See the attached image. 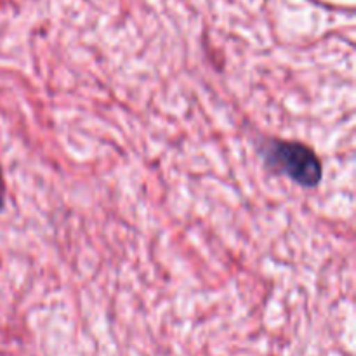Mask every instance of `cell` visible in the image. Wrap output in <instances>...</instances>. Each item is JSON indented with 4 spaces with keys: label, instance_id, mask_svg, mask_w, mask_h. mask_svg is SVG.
Instances as JSON below:
<instances>
[{
    "label": "cell",
    "instance_id": "1",
    "mask_svg": "<svg viewBox=\"0 0 356 356\" xmlns=\"http://www.w3.org/2000/svg\"><path fill=\"white\" fill-rule=\"evenodd\" d=\"M266 165L282 176L306 188H313L322 179V163L315 152L301 143L268 141L263 148Z\"/></svg>",
    "mask_w": 356,
    "mask_h": 356
},
{
    "label": "cell",
    "instance_id": "2",
    "mask_svg": "<svg viewBox=\"0 0 356 356\" xmlns=\"http://www.w3.org/2000/svg\"><path fill=\"white\" fill-rule=\"evenodd\" d=\"M3 207V179H2V170H0V209Z\"/></svg>",
    "mask_w": 356,
    "mask_h": 356
}]
</instances>
